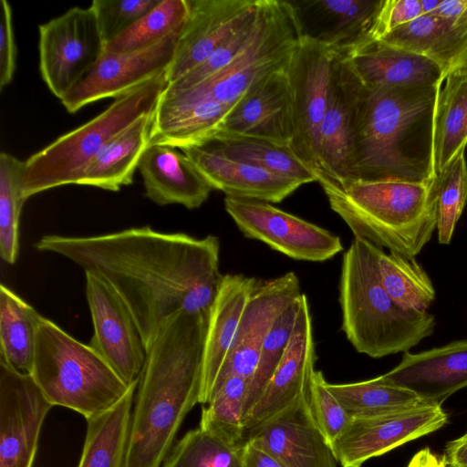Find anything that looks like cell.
Segmentation results:
<instances>
[{"mask_svg": "<svg viewBox=\"0 0 467 467\" xmlns=\"http://www.w3.org/2000/svg\"><path fill=\"white\" fill-rule=\"evenodd\" d=\"M35 247L105 278L130 309L147 350L173 313L209 314L223 278L220 240L212 234L196 238L145 225L89 236L46 234Z\"/></svg>", "mask_w": 467, "mask_h": 467, "instance_id": "cell-1", "label": "cell"}, {"mask_svg": "<svg viewBox=\"0 0 467 467\" xmlns=\"http://www.w3.org/2000/svg\"><path fill=\"white\" fill-rule=\"evenodd\" d=\"M209 314L179 310L147 350L134 398L125 467H161L199 403Z\"/></svg>", "mask_w": 467, "mask_h": 467, "instance_id": "cell-2", "label": "cell"}, {"mask_svg": "<svg viewBox=\"0 0 467 467\" xmlns=\"http://www.w3.org/2000/svg\"><path fill=\"white\" fill-rule=\"evenodd\" d=\"M440 86L365 87L349 182H432L433 116Z\"/></svg>", "mask_w": 467, "mask_h": 467, "instance_id": "cell-3", "label": "cell"}, {"mask_svg": "<svg viewBox=\"0 0 467 467\" xmlns=\"http://www.w3.org/2000/svg\"><path fill=\"white\" fill-rule=\"evenodd\" d=\"M315 176L354 236L389 253L416 257L436 230L431 183L351 181L339 186L323 172Z\"/></svg>", "mask_w": 467, "mask_h": 467, "instance_id": "cell-4", "label": "cell"}, {"mask_svg": "<svg viewBox=\"0 0 467 467\" xmlns=\"http://www.w3.org/2000/svg\"><path fill=\"white\" fill-rule=\"evenodd\" d=\"M339 302L342 330L354 348L370 358L408 352L434 330V316L399 306L383 287L377 246L355 237L345 252Z\"/></svg>", "mask_w": 467, "mask_h": 467, "instance_id": "cell-5", "label": "cell"}, {"mask_svg": "<svg viewBox=\"0 0 467 467\" xmlns=\"http://www.w3.org/2000/svg\"><path fill=\"white\" fill-rule=\"evenodd\" d=\"M30 375L53 406L75 410L86 420L115 406L133 384H126L89 344L43 316Z\"/></svg>", "mask_w": 467, "mask_h": 467, "instance_id": "cell-6", "label": "cell"}, {"mask_svg": "<svg viewBox=\"0 0 467 467\" xmlns=\"http://www.w3.org/2000/svg\"><path fill=\"white\" fill-rule=\"evenodd\" d=\"M168 85L166 72L115 100L100 114L58 137L25 161L22 197L73 184L78 171L115 135L155 110Z\"/></svg>", "mask_w": 467, "mask_h": 467, "instance_id": "cell-7", "label": "cell"}, {"mask_svg": "<svg viewBox=\"0 0 467 467\" xmlns=\"http://www.w3.org/2000/svg\"><path fill=\"white\" fill-rule=\"evenodd\" d=\"M300 37L289 1L265 0L258 32L228 65L189 89L163 91L162 96L179 100L212 99L234 105L254 84L287 64Z\"/></svg>", "mask_w": 467, "mask_h": 467, "instance_id": "cell-8", "label": "cell"}, {"mask_svg": "<svg viewBox=\"0 0 467 467\" xmlns=\"http://www.w3.org/2000/svg\"><path fill=\"white\" fill-rule=\"evenodd\" d=\"M39 71L62 100L94 67L106 49L92 8L74 6L38 26Z\"/></svg>", "mask_w": 467, "mask_h": 467, "instance_id": "cell-9", "label": "cell"}, {"mask_svg": "<svg viewBox=\"0 0 467 467\" xmlns=\"http://www.w3.org/2000/svg\"><path fill=\"white\" fill-rule=\"evenodd\" d=\"M335 52L326 45L301 36L286 66L294 123L290 148L314 174L324 172L321 126L327 105Z\"/></svg>", "mask_w": 467, "mask_h": 467, "instance_id": "cell-10", "label": "cell"}, {"mask_svg": "<svg viewBox=\"0 0 467 467\" xmlns=\"http://www.w3.org/2000/svg\"><path fill=\"white\" fill-rule=\"evenodd\" d=\"M223 202L244 236L293 259L324 262L343 251L337 235L269 202L227 196Z\"/></svg>", "mask_w": 467, "mask_h": 467, "instance_id": "cell-11", "label": "cell"}, {"mask_svg": "<svg viewBox=\"0 0 467 467\" xmlns=\"http://www.w3.org/2000/svg\"><path fill=\"white\" fill-rule=\"evenodd\" d=\"M93 336L89 345L128 385L139 380L147 348L138 324L117 290L102 276L85 272Z\"/></svg>", "mask_w": 467, "mask_h": 467, "instance_id": "cell-12", "label": "cell"}, {"mask_svg": "<svg viewBox=\"0 0 467 467\" xmlns=\"http://www.w3.org/2000/svg\"><path fill=\"white\" fill-rule=\"evenodd\" d=\"M448 421L444 410L421 402L388 413L352 419L331 445L341 467H361L368 460L442 428Z\"/></svg>", "mask_w": 467, "mask_h": 467, "instance_id": "cell-13", "label": "cell"}, {"mask_svg": "<svg viewBox=\"0 0 467 467\" xmlns=\"http://www.w3.org/2000/svg\"><path fill=\"white\" fill-rule=\"evenodd\" d=\"M181 30L138 50L105 51L91 71L60 100L62 105L75 113L99 99L122 97L166 72Z\"/></svg>", "mask_w": 467, "mask_h": 467, "instance_id": "cell-14", "label": "cell"}, {"mask_svg": "<svg viewBox=\"0 0 467 467\" xmlns=\"http://www.w3.org/2000/svg\"><path fill=\"white\" fill-rule=\"evenodd\" d=\"M53 405L32 376L0 359V467H32Z\"/></svg>", "mask_w": 467, "mask_h": 467, "instance_id": "cell-15", "label": "cell"}, {"mask_svg": "<svg viewBox=\"0 0 467 467\" xmlns=\"http://www.w3.org/2000/svg\"><path fill=\"white\" fill-rule=\"evenodd\" d=\"M301 294L299 279L293 272L271 280L257 281L245 306L232 348L215 380L211 397L230 377L240 376L248 382L251 381L267 334L279 316Z\"/></svg>", "mask_w": 467, "mask_h": 467, "instance_id": "cell-16", "label": "cell"}, {"mask_svg": "<svg viewBox=\"0 0 467 467\" xmlns=\"http://www.w3.org/2000/svg\"><path fill=\"white\" fill-rule=\"evenodd\" d=\"M365 88L348 54L336 51L320 146L323 173L339 186L351 178L357 116Z\"/></svg>", "mask_w": 467, "mask_h": 467, "instance_id": "cell-17", "label": "cell"}, {"mask_svg": "<svg viewBox=\"0 0 467 467\" xmlns=\"http://www.w3.org/2000/svg\"><path fill=\"white\" fill-rule=\"evenodd\" d=\"M307 391L279 413L248 431L245 441L269 451L285 467H337L332 449L310 411Z\"/></svg>", "mask_w": 467, "mask_h": 467, "instance_id": "cell-18", "label": "cell"}, {"mask_svg": "<svg viewBox=\"0 0 467 467\" xmlns=\"http://www.w3.org/2000/svg\"><path fill=\"white\" fill-rule=\"evenodd\" d=\"M286 66L254 84L236 103L217 134L259 139L290 147L294 123Z\"/></svg>", "mask_w": 467, "mask_h": 467, "instance_id": "cell-19", "label": "cell"}, {"mask_svg": "<svg viewBox=\"0 0 467 467\" xmlns=\"http://www.w3.org/2000/svg\"><path fill=\"white\" fill-rule=\"evenodd\" d=\"M301 36L349 53L377 40L376 26L383 0L289 1Z\"/></svg>", "mask_w": 467, "mask_h": 467, "instance_id": "cell-20", "label": "cell"}, {"mask_svg": "<svg viewBox=\"0 0 467 467\" xmlns=\"http://www.w3.org/2000/svg\"><path fill=\"white\" fill-rule=\"evenodd\" d=\"M258 0H189V15L166 71L171 84L202 63L255 9Z\"/></svg>", "mask_w": 467, "mask_h": 467, "instance_id": "cell-21", "label": "cell"}, {"mask_svg": "<svg viewBox=\"0 0 467 467\" xmlns=\"http://www.w3.org/2000/svg\"><path fill=\"white\" fill-rule=\"evenodd\" d=\"M316 361L312 319L305 294L286 350L262 395L244 420L245 434L308 390Z\"/></svg>", "mask_w": 467, "mask_h": 467, "instance_id": "cell-22", "label": "cell"}, {"mask_svg": "<svg viewBox=\"0 0 467 467\" xmlns=\"http://www.w3.org/2000/svg\"><path fill=\"white\" fill-rule=\"evenodd\" d=\"M377 378L411 391L425 403L441 406L467 387V340L417 354L405 352L398 366Z\"/></svg>", "mask_w": 467, "mask_h": 467, "instance_id": "cell-23", "label": "cell"}, {"mask_svg": "<svg viewBox=\"0 0 467 467\" xmlns=\"http://www.w3.org/2000/svg\"><path fill=\"white\" fill-rule=\"evenodd\" d=\"M181 150L212 188L227 197L280 202L303 185L295 179L229 159L210 143Z\"/></svg>", "mask_w": 467, "mask_h": 467, "instance_id": "cell-24", "label": "cell"}, {"mask_svg": "<svg viewBox=\"0 0 467 467\" xmlns=\"http://www.w3.org/2000/svg\"><path fill=\"white\" fill-rule=\"evenodd\" d=\"M258 280L244 275H223L209 312L199 403H208L229 355L245 306Z\"/></svg>", "mask_w": 467, "mask_h": 467, "instance_id": "cell-25", "label": "cell"}, {"mask_svg": "<svg viewBox=\"0 0 467 467\" xmlns=\"http://www.w3.org/2000/svg\"><path fill=\"white\" fill-rule=\"evenodd\" d=\"M138 168L146 197L161 206L196 209L213 190L187 155L171 146H148Z\"/></svg>", "mask_w": 467, "mask_h": 467, "instance_id": "cell-26", "label": "cell"}, {"mask_svg": "<svg viewBox=\"0 0 467 467\" xmlns=\"http://www.w3.org/2000/svg\"><path fill=\"white\" fill-rule=\"evenodd\" d=\"M347 54L367 88L439 86L445 78L441 67L431 58L380 39Z\"/></svg>", "mask_w": 467, "mask_h": 467, "instance_id": "cell-27", "label": "cell"}, {"mask_svg": "<svg viewBox=\"0 0 467 467\" xmlns=\"http://www.w3.org/2000/svg\"><path fill=\"white\" fill-rule=\"evenodd\" d=\"M235 105L212 99L179 100L161 94L153 113L149 146L183 150L209 144Z\"/></svg>", "mask_w": 467, "mask_h": 467, "instance_id": "cell-28", "label": "cell"}, {"mask_svg": "<svg viewBox=\"0 0 467 467\" xmlns=\"http://www.w3.org/2000/svg\"><path fill=\"white\" fill-rule=\"evenodd\" d=\"M153 113L140 117L107 141L78 171L73 184L111 192L131 184L134 172L149 146Z\"/></svg>", "mask_w": 467, "mask_h": 467, "instance_id": "cell-29", "label": "cell"}, {"mask_svg": "<svg viewBox=\"0 0 467 467\" xmlns=\"http://www.w3.org/2000/svg\"><path fill=\"white\" fill-rule=\"evenodd\" d=\"M380 40L431 58L446 76L460 67L467 56V18L453 22L424 14Z\"/></svg>", "mask_w": 467, "mask_h": 467, "instance_id": "cell-30", "label": "cell"}, {"mask_svg": "<svg viewBox=\"0 0 467 467\" xmlns=\"http://www.w3.org/2000/svg\"><path fill=\"white\" fill-rule=\"evenodd\" d=\"M467 146V68L457 67L441 82L433 116V167L441 173Z\"/></svg>", "mask_w": 467, "mask_h": 467, "instance_id": "cell-31", "label": "cell"}, {"mask_svg": "<svg viewBox=\"0 0 467 467\" xmlns=\"http://www.w3.org/2000/svg\"><path fill=\"white\" fill-rule=\"evenodd\" d=\"M134 382L111 409L87 419L84 446L78 467H125L135 390Z\"/></svg>", "mask_w": 467, "mask_h": 467, "instance_id": "cell-32", "label": "cell"}, {"mask_svg": "<svg viewBox=\"0 0 467 467\" xmlns=\"http://www.w3.org/2000/svg\"><path fill=\"white\" fill-rule=\"evenodd\" d=\"M42 316L9 287L0 285V359L30 374Z\"/></svg>", "mask_w": 467, "mask_h": 467, "instance_id": "cell-33", "label": "cell"}, {"mask_svg": "<svg viewBox=\"0 0 467 467\" xmlns=\"http://www.w3.org/2000/svg\"><path fill=\"white\" fill-rule=\"evenodd\" d=\"M210 144L229 159L295 179L302 184L317 182L314 172L289 146L220 133L213 137Z\"/></svg>", "mask_w": 467, "mask_h": 467, "instance_id": "cell-34", "label": "cell"}, {"mask_svg": "<svg viewBox=\"0 0 467 467\" xmlns=\"http://www.w3.org/2000/svg\"><path fill=\"white\" fill-rule=\"evenodd\" d=\"M377 260L381 284L393 301L403 309L426 312L435 290L415 257L386 254L377 246Z\"/></svg>", "mask_w": 467, "mask_h": 467, "instance_id": "cell-35", "label": "cell"}, {"mask_svg": "<svg viewBox=\"0 0 467 467\" xmlns=\"http://www.w3.org/2000/svg\"><path fill=\"white\" fill-rule=\"evenodd\" d=\"M327 387L352 418L369 417L419 405L421 401L405 389L371 379Z\"/></svg>", "mask_w": 467, "mask_h": 467, "instance_id": "cell-36", "label": "cell"}, {"mask_svg": "<svg viewBox=\"0 0 467 467\" xmlns=\"http://www.w3.org/2000/svg\"><path fill=\"white\" fill-rule=\"evenodd\" d=\"M248 384V380L240 376L227 379L204 404L199 427L231 445H243L245 441L244 406Z\"/></svg>", "mask_w": 467, "mask_h": 467, "instance_id": "cell-37", "label": "cell"}, {"mask_svg": "<svg viewBox=\"0 0 467 467\" xmlns=\"http://www.w3.org/2000/svg\"><path fill=\"white\" fill-rule=\"evenodd\" d=\"M189 15V0L161 2L106 46L108 52L134 51L152 46L181 30Z\"/></svg>", "mask_w": 467, "mask_h": 467, "instance_id": "cell-38", "label": "cell"}, {"mask_svg": "<svg viewBox=\"0 0 467 467\" xmlns=\"http://www.w3.org/2000/svg\"><path fill=\"white\" fill-rule=\"evenodd\" d=\"M25 161L0 153V255L7 264H16L19 253V220L25 200L22 178Z\"/></svg>", "mask_w": 467, "mask_h": 467, "instance_id": "cell-39", "label": "cell"}, {"mask_svg": "<svg viewBox=\"0 0 467 467\" xmlns=\"http://www.w3.org/2000/svg\"><path fill=\"white\" fill-rule=\"evenodd\" d=\"M242 446L198 427L176 442L161 467H243Z\"/></svg>", "mask_w": 467, "mask_h": 467, "instance_id": "cell-40", "label": "cell"}, {"mask_svg": "<svg viewBox=\"0 0 467 467\" xmlns=\"http://www.w3.org/2000/svg\"><path fill=\"white\" fill-rule=\"evenodd\" d=\"M431 192L437 209L438 240L449 244L467 202V164L461 152L441 173L435 175Z\"/></svg>", "mask_w": 467, "mask_h": 467, "instance_id": "cell-41", "label": "cell"}, {"mask_svg": "<svg viewBox=\"0 0 467 467\" xmlns=\"http://www.w3.org/2000/svg\"><path fill=\"white\" fill-rule=\"evenodd\" d=\"M300 297L279 316L264 340L256 369L248 385L244 420L262 395L286 350L299 311Z\"/></svg>", "mask_w": 467, "mask_h": 467, "instance_id": "cell-42", "label": "cell"}, {"mask_svg": "<svg viewBox=\"0 0 467 467\" xmlns=\"http://www.w3.org/2000/svg\"><path fill=\"white\" fill-rule=\"evenodd\" d=\"M265 0H258L255 9L202 63L176 81L168 84L165 92L189 89L228 65L252 41L265 15Z\"/></svg>", "mask_w": 467, "mask_h": 467, "instance_id": "cell-43", "label": "cell"}, {"mask_svg": "<svg viewBox=\"0 0 467 467\" xmlns=\"http://www.w3.org/2000/svg\"><path fill=\"white\" fill-rule=\"evenodd\" d=\"M307 400L315 422L331 445L346 431L352 418L327 389L319 370H315L312 375Z\"/></svg>", "mask_w": 467, "mask_h": 467, "instance_id": "cell-44", "label": "cell"}, {"mask_svg": "<svg viewBox=\"0 0 467 467\" xmlns=\"http://www.w3.org/2000/svg\"><path fill=\"white\" fill-rule=\"evenodd\" d=\"M160 2L161 0H93L90 7L107 46Z\"/></svg>", "mask_w": 467, "mask_h": 467, "instance_id": "cell-45", "label": "cell"}, {"mask_svg": "<svg viewBox=\"0 0 467 467\" xmlns=\"http://www.w3.org/2000/svg\"><path fill=\"white\" fill-rule=\"evenodd\" d=\"M16 65V45L12 8L6 0L0 1V89L13 79Z\"/></svg>", "mask_w": 467, "mask_h": 467, "instance_id": "cell-46", "label": "cell"}, {"mask_svg": "<svg viewBox=\"0 0 467 467\" xmlns=\"http://www.w3.org/2000/svg\"><path fill=\"white\" fill-rule=\"evenodd\" d=\"M422 15L420 0H383L376 26L377 40Z\"/></svg>", "mask_w": 467, "mask_h": 467, "instance_id": "cell-47", "label": "cell"}, {"mask_svg": "<svg viewBox=\"0 0 467 467\" xmlns=\"http://www.w3.org/2000/svg\"><path fill=\"white\" fill-rule=\"evenodd\" d=\"M242 460L243 467H285L275 456L250 441L242 446Z\"/></svg>", "mask_w": 467, "mask_h": 467, "instance_id": "cell-48", "label": "cell"}, {"mask_svg": "<svg viewBox=\"0 0 467 467\" xmlns=\"http://www.w3.org/2000/svg\"><path fill=\"white\" fill-rule=\"evenodd\" d=\"M444 457L448 467H467V431L461 437L447 442Z\"/></svg>", "mask_w": 467, "mask_h": 467, "instance_id": "cell-49", "label": "cell"}, {"mask_svg": "<svg viewBox=\"0 0 467 467\" xmlns=\"http://www.w3.org/2000/svg\"><path fill=\"white\" fill-rule=\"evenodd\" d=\"M407 467H448L444 455H439L429 447L419 451L410 460Z\"/></svg>", "mask_w": 467, "mask_h": 467, "instance_id": "cell-50", "label": "cell"}, {"mask_svg": "<svg viewBox=\"0 0 467 467\" xmlns=\"http://www.w3.org/2000/svg\"><path fill=\"white\" fill-rule=\"evenodd\" d=\"M421 7L424 14H431L438 6L439 0H420Z\"/></svg>", "mask_w": 467, "mask_h": 467, "instance_id": "cell-51", "label": "cell"}, {"mask_svg": "<svg viewBox=\"0 0 467 467\" xmlns=\"http://www.w3.org/2000/svg\"><path fill=\"white\" fill-rule=\"evenodd\" d=\"M461 67H466V68H467V56H466V57L464 58L463 63H462V65Z\"/></svg>", "mask_w": 467, "mask_h": 467, "instance_id": "cell-52", "label": "cell"}]
</instances>
